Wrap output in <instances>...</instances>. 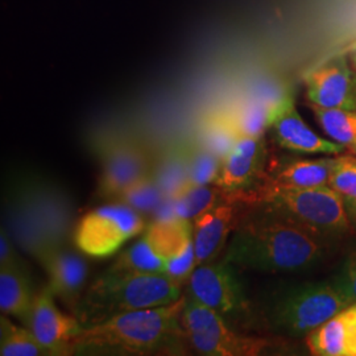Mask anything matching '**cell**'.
Listing matches in <instances>:
<instances>
[{
  "instance_id": "cell-1",
  "label": "cell",
  "mask_w": 356,
  "mask_h": 356,
  "mask_svg": "<svg viewBox=\"0 0 356 356\" xmlns=\"http://www.w3.org/2000/svg\"><path fill=\"white\" fill-rule=\"evenodd\" d=\"M334 241L263 204L239 216L226 245L225 261L263 272H293L314 267Z\"/></svg>"
},
{
  "instance_id": "cell-2",
  "label": "cell",
  "mask_w": 356,
  "mask_h": 356,
  "mask_svg": "<svg viewBox=\"0 0 356 356\" xmlns=\"http://www.w3.org/2000/svg\"><path fill=\"white\" fill-rule=\"evenodd\" d=\"M186 297L168 305L135 310L83 327L70 355H184L186 334L181 314Z\"/></svg>"
},
{
  "instance_id": "cell-3",
  "label": "cell",
  "mask_w": 356,
  "mask_h": 356,
  "mask_svg": "<svg viewBox=\"0 0 356 356\" xmlns=\"http://www.w3.org/2000/svg\"><path fill=\"white\" fill-rule=\"evenodd\" d=\"M184 284L165 273L106 270L83 293L76 317L83 327L135 310L168 305L182 296Z\"/></svg>"
},
{
  "instance_id": "cell-4",
  "label": "cell",
  "mask_w": 356,
  "mask_h": 356,
  "mask_svg": "<svg viewBox=\"0 0 356 356\" xmlns=\"http://www.w3.org/2000/svg\"><path fill=\"white\" fill-rule=\"evenodd\" d=\"M354 304L337 276L329 280L291 285L276 293L267 306V321L273 331L301 338Z\"/></svg>"
},
{
  "instance_id": "cell-5",
  "label": "cell",
  "mask_w": 356,
  "mask_h": 356,
  "mask_svg": "<svg viewBox=\"0 0 356 356\" xmlns=\"http://www.w3.org/2000/svg\"><path fill=\"white\" fill-rule=\"evenodd\" d=\"M297 220L319 235L337 241L354 231L344 197L330 185L289 188L267 182L257 191V202Z\"/></svg>"
},
{
  "instance_id": "cell-6",
  "label": "cell",
  "mask_w": 356,
  "mask_h": 356,
  "mask_svg": "<svg viewBox=\"0 0 356 356\" xmlns=\"http://www.w3.org/2000/svg\"><path fill=\"white\" fill-rule=\"evenodd\" d=\"M181 323L188 343L201 355H261L272 346L268 338L247 335L235 330L216 310L193 297L186 298Z\"/></svg>"
},
{
  "instance_id": "cell-7",
  "label": "cell",
  "mask_w": 356,
  "mask_h": 356,
  "mask_svg": "<svg viewBox=\"0 0 356 356\" xmlns=\"http://www.w3.org/2000/svg\"><path fill=\"white\" fill-rule=\"evenodd\" d=\"M144 229V219L136 209L123 204H106L79 220L74 239L83 254L108 257Z\"/></svg>"
},
{
  "instance_id": "cell-8",
  "label": "cell",
  "mask_w": 356,
  "mask_h": 356,
  "mask_svg": "<svg viewBox=\"0 0 356 356\" xmlns=\"http://www.w3.org/2000/svg\"><path fill=\"white\" fill-rule=\"evenodd\" d=\"M191 297L211 307L231 326L248 322L251 306L244 294L234 266L220 263H204L194 269L189 277Z\"/></svg>"
},
{
  "instance_id": "cell-9",
  "label": "cell",
  "mask_w": 356,
  "mask_h": 356,
  "mask_svg": "<svg viewBox=\"0 0 356 356\" xmlns=\"http://www.w3.org/2000/svg\"><path fill=\"white\" fill-rule=\"evenodd\" d=\"M267 156V145L263 136L239 138L225 156L214 185L238 195L248 206L256 204L257 191L269 178L266 170Z\"/></svg>"
},
{
  "instance_id": "cell-10",
  "label": "cell",
  "mask_w": 356,
  "mask_h": 356,
  "mask_svg": "<svg viewBox=\"0 0 356 356\" xmlns=\"http://www.w3.org/2000/svg\"><path fill=\"white\" fill-rule=\"evenodd\" d=\"M153 156L132 140L113 143L103 148L98 195L104 200L124 195L143 181L153 177Z\"/></svg>"
},
{
  "instance_id": "cell-11",
  "label": "cell",
  "mask_w": 356,
  "mask_h": 356,
  "mask_svg": "<svg viewBox=\"0 0 356 356\" xmlns=\"http://www.w3.org/2000/svg\"><path fill=\"white\" fill-rule=\"evenodd\" d=\"M193 219V242L197 267L213 260L226 248L229 236L239 219V207L248 206L231 194Z\"/></svg>"
},
{
  "instance_id": "cell-12",
  "label": "cell",
  "mask_w": 356,
  "mask_h": 356,
  "mask_svg": "<svg viewBox=\"0 0 356 356\" xmlns=\"http://www.w3.org/2000/svg\"><path fill=\"white\" fill-rule=\"evenodd\" d=\"M54 294L45 286L38 293L28 329H31L51 356L70 355L72 342L83 330L76 316L63 313L54 302Z\"/></svg>"
},
{
  "instance_id": "cell-13",
  "label": "cell",
  "mask_w": 356,
  "mask_h": 356,
  "mask_svg": "<svg viewBox=\"0 0 356 356\" xmlns=\"http://www.w3.org/2000/svg\"><path fill=\"white\" fill-rule=\"evenodd\" d=\"M306 97L325 108L356 110V76L346 58L338 57L306 76Z\"/></svg>"
},
{
  "instance_id": "cell-14",
  "label": "cell",
  "mask_w": 356,
  "mask_h": 356,
  "mask_svg": "<svg viewBox=\"0 0 356 356\" xmlns=\"http://www.w3.org/2000/svg\"><path fill=\"white\" fill-rule=\"evenodd\" d=\"M48 275V286L76 316V307L86 291L88 266L85 260L63 245L48 250L40 259Z\"/></svg>"
},
{
  "instance_id": "cell-15",
  "label": "cell",
  "mask_w": 356,
  "mask_h": 356,
  "mask_svg": "<svg viewBox=\"0 0 356 356\" xmlns=\"http://www.w3.org/2000/svg\"><path fill=\"white\" fill-rule=\"evenodd\" d=\"M272 132L281 148L294 153L307 154H339L344 145L335 141L326 140L317 135L298 114L291 98L281 106L275 116Z\"/></svg>"
},
{
  "instance_id": "cell-16",
  "label": "cell",
  "mask_w": 356,
  "mask_h": 356,
  "mask_svg": "<svg viewBox=\"0 0 356 356\" xmlns=\"http://www.w3.org/2000/svg\"><path fill=\"white\" fill-rule=\"evenodd\" d=\"M313 355L356 356V302L306 335Z\"/></svg>"
},
{
  "instance_id": "cell-17",
  "label": "cell",
  "mask_w": 356,
  "mask_h": 356,
  "mask_svg": "<svg viewBox=\"0 0 356 356\" xmlns=\"http://www.w3.org/2000/svg\"><path fill=\"white\" fill-rule=\"evenodd\" d=\"M33 286L26 269L0 268V309L1 313L20 319L28 327L36 301Z\"/></svg>"
},
{
  "instance_id": "cell-18",
  "label": "cell",
  "mask_w": 356,
  "mask_h": 356,
  "mask_svg": "<svg viewBox=\"0 0 356 356\" xmlns=\"http://www.w3.org/2000/svg\"><path fill=\"white\" fill-rule=\"evenodd\" d=\"M164 261L184 254L193 244V225L191 219L169 216L153 222L143 235Z\"/></svg>"
},
{
  "instance_id": "cell-19",
  "label": "cell",
  "mask_w": 356,
  "mask_h": 356,
  "mask_svg": "<svg viewBox=\"0 0 356 356\" xmlns=\"http://www.w3.org/2000/svg\"><path fill=\"white\" fill-rule=\"evenodd\" d=\"M335 157L294 160L280 164L269 173V181L289 188H318L329 185Z\"/></svg>"
},
{
  "instance_id": "cell-20",
  "label": "cell",
  "mask_w": 356,
  "mask_h": 356,
  "mask_svg": "<svg viewBox=\"0 0 356 356\" xmlns=\"http://www.w3.org/2000/svg\"><path fill=\"white\" fill-rule=\"evenodd\" d=\"M229 194L216 185H191L178 191L172 198L175 216L194 219L206 210L226 200Z\"/></svg>"
},
{
  "instance_id": "cell-21",
  "label": "cell",
  "mask_w": 356,
  "mask_h": 356,
  "mask_svg": "<svg viewBox=\"0 0 356 356\" xmlns=\"http://www.w3.org/2000/svg\"><path fill=\"white\" fill-rule=\"evenodd\" d=\"M0 355L51 356L31 329L15 325L4 313L0 318Z\"/></svg>"
},
{
  "instance_id": "cell-22",
  "label": "cell",
  "mask_w": 356,
  "mask_h": 356,
  "mask_svg": "<svg viewBox=\"0 0 356 356\" xmlns=\"http://www.w3.org/2000/svg\"><path fill=\"white\" fill-rule=\"evenodd\" d=\"M312 110L323 132L346 148L356 143V110L325 108L312 104Z\"/></svg>"
},
{
  "instance_id": "cell-23",
  "label": "cell",
  "mask_w": 356,
  "mask_h": 356,
  "mask_svg": "<svg viewBox=\"0 0 356 356\" xmlns=\"http://www.w3.org/2000/svg\"><path fill=\"white\" fill-rule=\"evenodd\" d=\"M191 185H213L219 177L223 160L201 141L184 145Z\"/></svg>"
},
{
  "instance_id": "cell-24",
  "label": "cell",
  "mask_w": 356,
  "mask_h": 356,
  "mask_svg": "<svg viewBox=\"0 0 356 356\" xmlns=\"http://www.w3.org/2000/svg\"><path fill=\"white\" fill-rule=\"evenodd\" d=\"M108 270L126 273H164L165 261L153 251L149 242L143 236L120 254Z\"/></svg>"
},
{
  "instance_id": "cell-25",
  "label": "cell",
  "mask_w": 356,
  "mask_h": 356,
  "mask_svg": "<svg viewBox=\"0 0 356 356\" xmlns=\"http://www.w3.org/2000/svg\"><path fill=\"white\" fill-rule=\"evenodd\" d=\"M329 185L343 197L356 198V159L353 156H338L331 173Z\"/></svg>"
},
{
  "instance_id": "cell-26",
  "label": "cell",
  "mask_w": 356,
  "mask_h": 356,
  "mask_svg": "<svg viewBox=\"0 0 356 356\" xmlns=\"http://www.w3.org/2000/svg\"><path fill=\"white\" fill-rule=\"evenodd\" d=\"M335 276L341 281L344 291L356 302V245L346 254L342 267Z\"/></svg>"
},
{
  "instance_id": "cell-27",
  "label": "cell",
  "mask_w": 356,
  "mask_h": 356,
  "mask_svg": "<svg viewBox=\"0 0 356 356\" xmlns=\"http://www.w3.org/2000/svg\"><path fill=\"white\" fill-rule=\"evenodd\" d=\"M0 268H23L20 266V260L16 256L4 227H1L0 234Z\"/></svg>"
},
{
  "instance_id": "cell-28",
  "label": "cell",
  "mask_w": 356,
  "mask_h": 356,
  "mask_svg": "<svg viewBox=\"0 0 356 356\" xmlns=\"http://www.w3.org/2000/svg\"><path fill=\"white\" fill-rule=\"evenodd\" d=\"M344 206H346L347 214L350 218V222H351L354 229H356V198L344 197Z\"/></svg>"
},
{
  "instance_id": "cell-29",
  "label": "cell",
  "mask_w": 356,
  "mask_h": 356,
  "mask_svg": "<svg viewBox=\"0 0 356 356\" xmlns=\"http://www.w3.org/2000/svg\"><path fill=\"white\" fill-rule=\"evenodd\" d=\"M351 57H353V64H354V67H355L356 70V47L354 48V51H353V54H351Z\"/></svg>"
},
{
  "instance_id": "cell-30",
  "label": "cell",
  "mask_w": 356,
  "mask_h": 356,
  "mask_svg": "<svg viewBox=\"0 0 356 356\" xmlns=\"http://www.w3.org/2000/svg\"><path fill=\"white\" fill-rule=\"evenodd\" d=\"M347 149H348V151H350V152L354 153V154H356V143H355V144H354V145H351V147H348V148H347Z\"/></svg>"
}]
</instances>
